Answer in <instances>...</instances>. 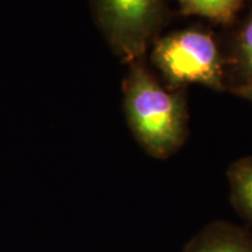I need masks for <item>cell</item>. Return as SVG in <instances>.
Returning a JSON list of instances; mask_svg holds the SVG:
<instances>
[{
  "label": "cell",
  "instance_id": "6da1fadb",
  "mask_svg": "<svg viewBox=\"0 0 252 252\" xmlns=\"http://www.w3.org/2000/svg\"><path fill=\"white\" fill-rule=\"evenodd\" d=\"M123 105L132 134L152 157L171 156L187 138L185 89H165L143 60L128 64L123 80Z\"/></svg>",
  "mask_w": 252,
  "mask_h": 252
},
{
  "label": "cell",
  "instance_id": "7a4b0ae2",
  "mask_svg": "<svg viewBox=\"0 0 252 252\" xmlns=\"http://www.w3.org/2000/svg\"><path fill=\"white\" fill-rule=\"evenodd\" d=\"M151 60L171 90L190 84L228 90L225 56L212 31L191 26L159 36L151 46Z\"/></svg>",
  "mask_w": 252,
  "mask_h": 252
},
{
  "label": "cell",
  "instance_id": "3957f363",
  "mask_svg": "<svg viewBox=\"0 0 252 252\" xmlns=\"http://www.w3.org/2000/svg\"><path fill=\"white\" fill-rule=\"evenodd\" d=\"M97 26L124 63L143 60L168 19L167 0H90Z\"/></svg>",
  "mask_w": 252,
  "mask_h": 252
},
{
  "label": "cell",
  "instance_id": "277c9868",
  "mask_svg": "<svg viewBox=\"0 0 252 252\" xmlns=\"http://www.w3.org/2000/svg\"><path fill=\"white\" fill-rule=\"evenodd\" d=\"M234 25L231 45L224 55L226 75L232 80L229 88L252 83V0L247 14L237 19Z\"/></svg>",
  "mask_w": 252,
  "mask_h": 252
},
{
  "label": "cell",
  "instance_id": "5b68a950",
  "mask_svg": "<svg viewBox=\"0 0 252 252\" xmlns=\"http://www.w3.org/2000/svg\"><path fill=\"white\" fill-rule=\"evenodd\" d=\"M250 0H176L184 17H200L220 26H232Z\"/></svg>",
  "mask_w": 252,
  "mask_h": 252
},
{
  "label": "cell",
  "instance_id": "8992f818",
  "mask_svg": "<svg viewBox=\"0 0 252 252\" xmlns=\"http://www.w3.org/2000/svg\"><path fill=\"white\" fill-rule=\"evenodd\" d=\"M228 175L235 204L252 220V157L232 163Z\"/></svg>",
  "mask_w": 252,
  "mask_h": 252
},
{
  "label": "cell",
  "instance_id": "52a82bcc",
  "mask_svg": "<svg viewBox=\"0 0 252 252\" xmlns=\"http://www.w3.org/2000/svg\"><path fill=\"white\" fill-rule=\"evenodd\" d=\"M197 252H252V249L243 242L223 239V241L214 242L207 247H203Z\"/></svg>",
  "mask_w": 252,
  "mask_h": 252
},
{
  "label": "cell",
  "instance_id": "ba28073f",
  "mask_svg": "<svg viewBox=\"0 0 252 252\" xmlns=\"http://www.w3.org/2000/svg\"><path fill=\"white\" fill-rule=\"evenodd\" d=\"M230 93H232L236 96L241 97L248 102L252 103V83L247 84V86H239V87H232L229 88Z\"/></svg>",
  "mask_w": 252,
  "mask_h": 252
}]
</instances>
